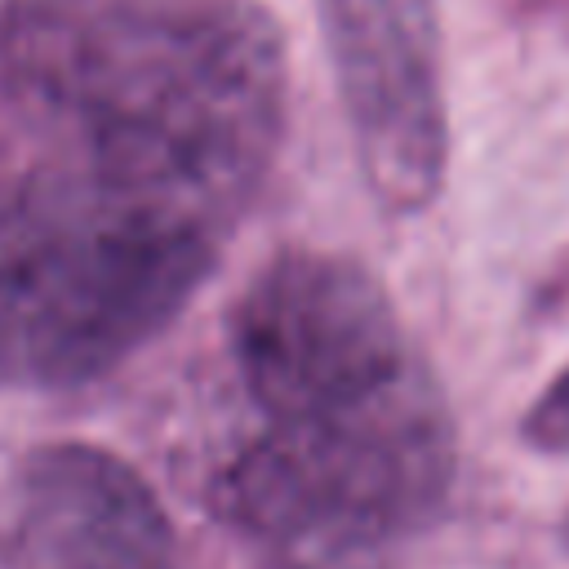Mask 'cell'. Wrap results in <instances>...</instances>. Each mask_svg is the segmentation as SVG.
<instances>
[{"instance_id":"2","label":"cell","mask_w":569,"mask_h":569,"mask_svg":"<svg viewBox=\"0 0 569 569\" xmlns=\"http://www.w3.org/2000/svg\"><path fill=\"white\" fill-rule=\"evenodd\" d=\"M0 80L40 147L244 218L289 71L258 0H4Z\"/></svg>"},{"instance_id":"6","label":"cell","mask_w":569,"mask_h":569,"mask_svg":"<svg viewBox=\"0 0 569 569\" xmlns=\"http://www.w3.org/2000/svg\"><path fill=\"white\" fill-rule=\"evenodd\" d=\"M525 440L542 453H569V365L542 387L525 413Z\"/></svg>"},{"instance_id":"1","label":"cell","mask_w":569,"mask_h":569,"mask_svg":"<svg viewBox=\"0 0 569 569\" xmlns=\"http://www.w3.org/2000/svg\"><path fill=\"white\" fill-rule=\"evenodd\" d=\"M249 427L213 516L267 569H391L445 507L458 431L387 289L347 253L276 249L227 311Z\"/></svg>"},{"instance_id":"3","label":"cell","mask_w":569,"mask_h":569,"mask_svg":"<svg viewBox=\"0 0 569 569\" xmlns=\"http://www.w3.org/2000/svg\"><path fill=\"white\" fill-rule=\"evenodd\" d=\"M236 222L53 147L0 169V387L71 391L151 347Z\"/></svg>"},{"instance_id":"4","label":"cell","mask_w":569,"mask_h":569,"mask_svg":"<svg viewBox=\"0 0 569 569\" xmlns=\"http://www.w3.org/2000/svg\"><path fill=\"white\" fill-rule=\"evenodd\" d=\"M365 187L387 213H422L449 169L440 0H316Z\"/></svg>"},{"instance_id":"7","label":"cell","mask_w":569,"mask_h":569,"mask_svg":"<svg viewBox=\"0 0 569 569\" xmlns=\"http://www.w3.org/2000/svg\"><path fill=\"white\" fill-rule=\"evenodd\" d=\"M565 538H569V525H565Z\"/></svg>"},{"instance_id":"5","label":"cell","mask_w":569,"mask_h":569,"mask_svg":"<svg viewBox=\"0 0 569 569\" xmlns=\"http://www.w3.org/2000/svg\"><path fill=\"white\" fill-rule=\"evenodd\" d=\"M0 569H178V533L129 458L49 440L0 489Z\"/></svg>"}]
</instances>
